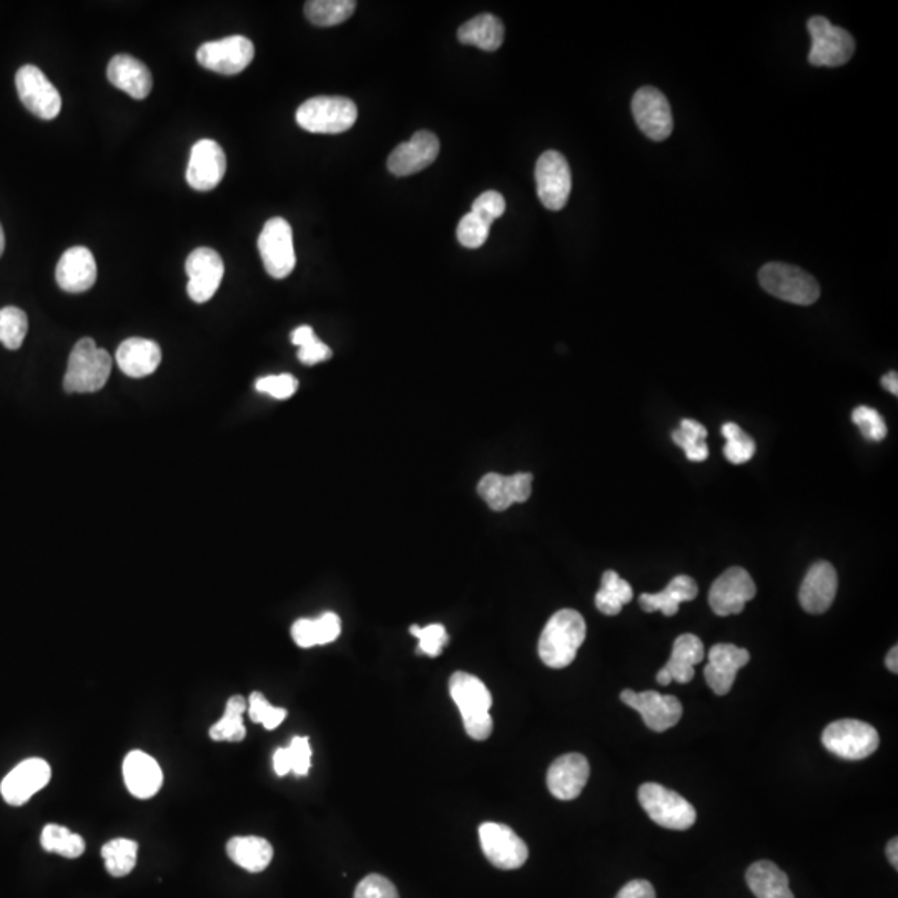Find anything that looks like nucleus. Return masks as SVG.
<instances>
[{
  "label": "nucleus",
  "instance_id": "37998d69",
  "mask_svg": "<svg viewBox=\"0 0 898 898\" xmlns=\"http://www.w3.org/2000/svg\"><path fill=\"white\" fill-rule=\"evenodd\" d=\"M248 716L255 724H262L267 731H273L285 721L287 711L282 707H273L262 692H253L248 699Z\"/></svg>",
  "mask_w": 898,
  "mask_h": 898
},
{
  "label": "nucleus",
  "instance_id": "4c0bfd02",
  "mask_svg": "<svg viewBox=\"0 0 898 898\" xmlns=\"http://www.w3.org/2000/svg\"><path fill=\"white\" fill-rule=\"evenodd\" d=\"M40 844L45 852L62 855L65 859H77L85 850L84 839L79 834H72L67 827L57 824L45 825Z\"/></svg>",
  "mask_w": 898,
  "mask_h": 898
},
{
  "label": "nucleus",
  "instance_id": "393cba45",
  "mask_svg": "<svg viewBox=\"0 0 898 898\" xmlns=\"http://www.w3.org/2000/svg\"><path fill=\"white\" fill-rule=\"evenodd\" d=\"M837 588L839 578L834 566L827 561H819L809 569L800 586V604L810 614H824L832 606Z\"/></svg>",
  "mask_w": 898,
  "mask_h": 898
},
{
  "label": "nucleus",
  "instance_id": "2eb2a0df",
  "mask_svg": "<svg viewBox=\"0 0 898 898\" xmlns=\"http://www.w3.org/2000/svg\"><path fill=\"white\" fill-rule=\"evenodd\" d=\"M621 701L639 712L651 731L664 732L681 721L682 704L677 697L662 696L656 691L634 692L624 689Z\"/></svg>",
  "mask_w": 898,
  "mask_h": 898
},
{
  "label": "nucleus",
  "instance_id": "20e7f679",
  "mask_svg": "<svg viewBox=\"0 0 898 898\" xmlns=\"http://www.w3.org/2000/svg\"><path fill=\"white\" fill-rule=\"evenodd\" d=\"M356 119L355 102L346 97H313L297 110V124L311 134H343Z\"/></svg>",
  "mask_w": 898,
  "mask_h": 898
},
{
  "label": "nucleus",
  "instance_id": "4468645a",
  "mask_svg": "<svg viewBox=\"0 0 898 898\" xmlns=\"http://www.w3.org/2000/svg\"><path fill=\"white\" fill-rule=\"evenodd\" d=\"M632 115L637 127L647 139L662 142L669 139L674 129L671 105L666 95L656 87H642L632 97Z\"/></svg>",
  "mask_w": 898,
  "mask_h": 898
},
{
  "label": "nucleus",
  "instance_id": "c756f323",
  "mask_svg": "<svg viewBox=\"0 0 898 898\" xmlns=\"http://www.w3.org/2000/svg\"><path fill=\"white\" fill-rule=\"evenodd\" d=\"M704 656L706 651L701 639L694 634H682L674 641L671 657L664 667L671 672L672 681L689 684L696 676L694 666L701 664Z\"/></svg>",
  "mask_w": 898,
  "mask_h": 898
},
{
  "label": "nucleus",
  "instance_id": "39448f33",
  "mask_svg": "<svg viewBox=\"0 0 898 898\" xmlns=\"http://www.w3.org/2000/svg\"><path fill=\"white\" fill-rule=\"evenodd\" d=\"M765 292L794 305H814L820 297V285L810 273L787 263H767L759 272Z\"/></svg>",
  "mask_w": 898,
  "mask_h": 898
},
{
  "label": "nucleus",
  "instance_id": "bb28decb",
  "mask_svg": "<svg viewBox=\"0 0 898 898\" xmlns=\"http://www.w3.org/2000/svg\"><path fill=\"white\" fill-rule=\"evenodd\" d=\"M124 779L130 794L137 799H150L162 787L163 774L152 755L134 750L125 757Z\"/></svg>",
  "mask_w": 898,
  "mask_h": 898
},
{
  "label": "nucleus",
  "instance_id": "72a5a7b5",
  "mask_svg": "<svg viewBox=\"0 0 898 898\" xmlns=\"http://www.w3.org/2000/svg\"><path fill=\"white\" fill-rule=\"evenodd\" d=\"M632 598L634 591L631 584L624 581L616 571H606L602 574L601 589L596 594V607L602 614L617 616Z\"/></svg>",
  "mask_w": 898,
  "mask_h": 898
},
{
  "label": "nucleus",
  "instance_id": "412c9836",
  "mask_svg": "<svg viewBox=\"0 0 898 898\" xmlns=\"http://www.w3.org/2000/svg\"><path fill=\"white\" fill-rule=\"evenodd\" d=\"M440 153V140L428 130L416 132L411 140L398 145L390 158L388 170L396 177H408L430 167Z\"/></svg>",
  "mask_w": 898,
  "mask_h": 898
},
{
  "label": "nucleus",
  "instance_id": "49530a36",
  "mask_svg": "<svg viewBox=\"0 0 898 898\" xmlns=\"http://www.w3.org/2000/svg\"><path fill=\"white\" fill-rule=\"evenodd\" d=\"M852 421L859 426L860 433L865 440L882 441L887 436V425L879 411L870 406H859L852 413Z\"/></svg>",
  "mask_w": 898,
  "mask_h": 898
},
{
  "label": "nucleus",
  "instance_id": "f03ea898",
  "mask_svg": "<svg viewBox=\"0 0 898 898\" xmlns=\"http://www.w3.org/2000/svg\"><path fill=\"white\" fill-rule=\"evenodd\" d=\"M449 694L463 717L464 731L474 741H486L493 734L489 709L493 697L484 682L468 672H454L449 679Z\"/></svg>",
  "mask_w": 898,
  "mask_h": 898
},
{
  "label": "nucleus",
  "instance_id": "dca6fc26",
  "mask_svg": "<svg viewBox=\"0 0 898 898\" xmlns=\"http://www.w3.org/2000/svg\"><path fill=\"white\" fill-rule=\"evenodd\" d=\"M754 579L746 569L731 568L712 584L709 604L717 616L726 617L741 614L747 602L755 598Z\"/></svg>",
  "mask_w": 898,
  "mask_h": 898
},
{
  "label": "nucleus",
  "instance_id": "680f3d73",
  "mask_svg": "<svg viewBox=\"0 0 898 898\" xmlns=\"http://www.w3.org/2000/svg\"><path fill=\"white\" fill-rule=\"evenodd\" d=\"M4 250H5V233H4V228H2V225H0V257H2V253H4Z\"/></svg>",
  "mask_w": 898,
  "mask_h": 898
},
{
  "label": "nucleus",
  "instance_id": "7ed1b4c3",
  "mask_svg": "<svg viewBox=\"0 0 898 898\" xmlns=\"http://www.w3.org/2000/svg\"><path fill=\"white\" fill-rule=\"evenodd\" d=\"M112 373V356L104 348H97L92 338L77 341L70 353L64 376L67 393H94L104 388Z\"/></svg>",
  "mask_w": 898,
  "mask_h": 898
},
{
  "label": "nucleus",
  "instance_id": "ea45409f",
  "mask_svg": "<svg viewBox=\"0 0 898 898\" xmlns=\"http://www.w3.org/2000/svg\"><path fill=\"white\" fill-rule=\"evenodd\" d=\"M29 330V320L17 306L0 308V343L7 350H19Z\"/></svg>",
  "mask_w": 898,
  "mask_h": 898
},
{
  "label": "nucleus",
  "instance_id": "7c9ffc66",
  "mask_svg": "<svg viewBox=\"0 0 898 898\" xmlns=\"http://www.w3.org/2000/svg\"><path fill=\"white\" fill-rule=\"evenodd\" d=\"M746 880L757 898H795L789 887V877L769 860L750 865Z\"/></svg>",
  "mask_w": 898,
  "mask_h": 898
},
{
  "label": "nucleus",
  "instance_id": "0eeeda50",
  "mask_svg": "<svg viewBox=\"0 0 898 898\" xmlns=\"http://www.w3.org/2000/svg\"><path fill=\"white\" fill-rule=\"evenodd\" d=\"M822 744L840 759L862 760L879 749L880 737L867 722L842 719L825 727Z\"/></svg>",
  "mask_w": 898,
  "mask_h": 898
},
{
  "label": "nucleus",
  "instance_id": "473e14b6",
  "mask_svg": "<svg viewBox=\"0 0 898 898\" xmlns=\"http://www.w3.org/2000/svg\"><path fill=\"white\" fill-rule=\"evenodd\" d=\"M461 44L474 45L486 52L498 50L504 42V25L493 14H481L468 20L458 30Z\"/></svg>",
  "mask_w": 898,
  "mask_h": 898
},
{
  "label": "nucleus",
  "instance_id": "f257e3e1",
  "mask_svg": "<svg viewBox=\"0 0 898 898\" xmlns=\"http://www.w3.org/2000/svg\"><path fill=\"white\" fill-rule=\"evenodd\" d=\"M586 621L574 609L556 612L539 637L538 652L541 661L553 669H563L573 664L579 647L586 641Z\"/></svg>",
  "mask_w": 898,
  "mask_h": 898
},
{
  "label": "nucleus",
  "instance_id": "cd10ccee",
  "mask_svg": "<svg viewBox=\"0 0 898 898\" xmlns=\"http://www.w3.org/2000/svg\"><path fill=\"white\" fill-rule=\"evenodd\" d=\"M115 360L125 375L130 378H145L157 371L162 361V350L155 341L129 338L119 346Z\"/></svg>",
  "mask_w": 898,
  "mask_h": 898
},
{
  "label": "nucleus",
  "instance_id": "a878e982",
  "mask_svg": "<svg viewBox=\"0 0 898 898\" xmlns=\"http://www.w3.org/2000/svg\"><path fill=\"white\" fill-rule=\"evenodd\" d=\"M110 84L124 90L132 99L144 100L152 92L153 79L149 67L132 55H115L107 67Z\"/></svg>",
  "mask_w": 898,
  "mask_h": 898
},
{
  "label": "nucleus",
  "instance_id": "a18cd8bd",
  "mask_svg": "<svg viewBox=\"0 0 898 898\" xmlns=\"http://www.w3.org/2000/svg\"><path fill=\"white\" fill-rule=\"evenodd\" d=\"M489 230H491V227H489L488 223L483 222L481 218L469 212L459 220L456 237H458V242L463 247L473 250V248L483 247L484 242L488 240Z\"/></svg>",
  "mask_w": 898,
  "mask_h": 898
},
{
  "label": "nucleus",
  "instance_id": "09e8293b",
  "mask_svg": "<svg viewBox=\"0 0 898 898\" xmlns=\"http://www.w3.org/2000/svg\"><path fill=\"white\" fill-rule=\"evenodd\" d=\"M255 388L260 393L270 395L272 398H277V400H288V398H292L297 393L298 380L295 376L287 375V373L265 376V378H260L257 381Z\"/></svg>",
  "mask_w": 898,
  "mask_h": 898
},
{
  "label": "nucleus",
  "instance_id": "4be33fe9",
  "mask_svg": "<svg viewBox=\"0 0 898 898\" xmlns=\"http://www.w3.org/2000/svg\"><path fill=\"white\" fill-rule=\"evenodd\" d=\"M750 661L749 651L734 644H716L709 651V664L704 669L706 682L717 696H726L736 682L737 672Z\"/></svg>",
  "mask_w": 898,
  "mask_h": 898
},
{
  "label": "nucleus",
  "instance_id": "b1692460",
  "mask_svg": "<svg viewBox=\"0 0 898 898\" xmlns=\"http://www.w3.org/2000/svg\"><path fill=\"white\" fill-rule=\"evenodd\" d=\"M55 280L67 293H84L97 282V263L87 247L65 250L55 270Z\"/></svg>",
  "mask_w": 898,
  "mask_h": 898
},
{
  "label": "nucleus",
  "instance_id": "9d476101",
  "mask_svg": "<svg viewBox=\"0 0 898 898\" xmlns=\"http://www.w3.org/2000/svg\"><path fill=\"white\" fill-rule=\"evenodd\" d=\"M15 87L25 109L42 120H54L62 110V97L47 75L35 67L24 65L15 74Z\"/></svg>",
  "mask_w": 898,
  "mask_h": 898
},
{
  "label": "nucleus",
  "instance_id": "3c124183",
  "mask_svg": "<svg viewBox=\"0 0 898 898\" xmlns=\"http://www.w3.org/2000/svg\"><path fill=\"white\" fill-rule=\"evenodd\" d=\"M288 754H290L293 774L297 775V777L308 775L311 767L310 739L308 737H293V741L288 746Z\"/></svg>",
  "mask_w": 898,
  "mask_h": 898
},
{
  "label": "nucleus",
  "instance_id": "6e6d98bb",
  "mask_svg": "<svg viewBox=\"0 0 898 898\" xmlns=\"http://www.w3.org/2000/svg\"><path fill=\"white\" fill-rule=\"evenodd\" d=\"M273 769H275V772H277V775H280V777L292 772V762H290L288 747H282V749L275 750V754H273Z\"/></svg>",
  "mask_w": 898,
  "mask_h": 898
},
{
  "label": "nucleus",
  "instance_id": "2f4dec72",
  "mask_svg": "<svg viewBox=\"0 0 898 898\" xmlns=\"http://www.w3.org/2000/svg\"><path fill=\"white\" fill-rule=\"evenodd\" d=\"M227 854L233 864L258 874L267 869L273 859V847L262 837H233L228 840Z\"/></svg>",
  "mask_w": 898,
  "mask_h": 898
},
{
  "label": "nucleus",
  "instance_id": "ddd939ff",
  "mask_svg": "<svg viewBox=\"0 0 898 898\" xmlns=\"http://www.w3.org/2000/svg\"><path fill=\"white\" fill-rule=\"evenodd\" d=\"M255 57L253 42L243 35H232L200 45L198 64L223 75H237L252 64Z\"/></svg>",
  "mask_w": 898,
  "mask_h": 898
},
{
  "label": "nucleus",
  "instance_id": "f8f14e48",
  "mask_svg": "<svg viewBox=\"0 0 898 898\" xmlns=\"http://www.w3.org/2000/svg\"><path fill=\"white\" fill-rule=\"evenodd\" d=\"M479 842L486 859L498 869H521L528 860V845L508 825L484 822L479 827Z\"/></svg>",
  "mask_w": 898,
  "mask_h": 898
},
{
  "label": "nucleus",
  "instance_id": "a211bd4d",
  "mask_svg": "<svg viewBox=\"0 0 898 898\" xmlns=\"http://www.w3.org/2000/svg\"><path fill=\"white\" fill-rule=\"evenodd\" d=\"M227 172V157L215 140H198L190 152L187 182L197 192H210L218 187Z\"/></svg>",
  "mask_w": 898,
  "mask_h": 898
},
{
  "label": "nucleus",
  "instance_id": "79ce46f5",
  "mask_svg": "<svg viewBox=\"0 0 898 898\" xmlns=\"http://www.w3.org/2000/svg\"><path fill=\"white\" fill-rule=\"evenodd\" d=\"M722 436L727 440L726 446H724V456L729 463L744 464L754 458L757 445L746 431L742 430L741 426L736 423H726L722 426Z\"/></svg>",
  "mask_w": 898,
  "mask_h": 898
},
{
  "label": "nucleus",
  "instance_id": "de8ad7c7",
  "mask_svg": "<svg viewBox=\"0 0 898 898\" xmlns=\"http://www.w3.org/2000/svg\"><path fill=\"white\" fill-rule=\"evenodd\" d=\"M504 212H506V200L501 193L494 192V190L481 193L474 200L473 208H471V213L488 223L489 227L493 225L494 220L503 217Z\"/></svg>",
  "mask_w": 898,
  "mask_h": 898
},
{
  "label": "nucleus",
  "instance_id": "603ef678",
  "mask_svg": "<svg viewBox=\"0 0 898 898\" xmlns=\"http://www.w3.org/2000/svg\"><path fill=\"white\" fill-rule=\"evenodd\" d=\"M341 632L340 617L335 612H325L318 619H313V634L316 646H325L336 641Z\"/></svg>",
  "mask_w": 898,
  "mask_h": 898
},
{
  "label": "nucleus",
  "instance_id": "6ab92c4d",
  "mask_svg": "<svg viewBox=\"0 0 898 898\" xmlns=\"http://www.w3.org/2000/svg\"><path fill=\"white\" fill-rule=\"evenodd\" d=\"M50 765L44 759L24 760L5 775L0 792L5 802L14 807L24 805L50 782Z\"/></svg>",
  "mask_w": 898,
  "mask_h": 898
},
{
  "label": "nucleus",
  "instance_id": "c85d7f7f",
  "mask_svg": "<svg viewBox=\"0 0 898 898\" xmlns=\"http://www.w3.org/2000/svg\"><path fill=\"white\" fill-rule=\"evenodd\" d=\"M699 594L697 583L691 576H676L661 593L641 594L639 604L642 611H661L664 616H676L682 602L694 601Z\"/></svg>",
  "mask_w": 898,
  "mask_h": 898
},
{
  "label": "nucleus",
  "instance_id": "5701e85b",
  "mask_svg": "<svg viewBox=\"0 0 898 898\" xmlns=\"http://www.w3.org/2000/svg\"><path fill=\"white\" fill-rule=\"evenodd\" d=\"M589 762L584 755L566 754L548 770V789L559 800L578 799L589 780Z\"/></svg>",
  "mask_w": 898,
  "mask_h": 898
},
{
  "label": "nucleus",
  "instance_id": "1a4fd4ad",
  "mask_svg": "<svg viewBox=\"0 0 898 898\" xmlns=\"http://www.w3.org/2000/svg\"><path fill=\"white\" fill-rule=\"evenodd\" d=\"M812 47L809 62L814 67H840L847 64L855 52L854 37L842 29L830 24L825 17H812L807 24Z\"/></svg>",
  "mask_w": 898,
  "mask_h": 898
},
{
  "label": "nucleus",
  "instance_id": "052dcab7",
  "mask_svg": "<svg viewBox=\"0 0 898 898\" xmlns=\"http://www.w3.org/2000/svg\"><path fill=\"white\" fill-rule=\"evenodd\" d=\"M657 682H659L661 686H669V684H671V672L667 671L666 667H662L661 671L657 672Z\"/></svg>",
  "mask_w": 898,
  "mask_h": 898
},
{
  "label": "nucleus",
  "instance_id": "423d86ee",
  "mask_svg": "<svg viewBox=\"0 0 898 898\" xmlns=\"http://www.w3.org/2000/svg\"><path fill=\"white\" fill-rule=\"evenodd\" d=\"M639 804L657 825L664 829L687 830L696 824V809L681 794L656 782L639 789Z\"/></svg>",
  "mask_w": 898,
  "mask_h": 898
},
{
  "label": "nucleus",
  "instance_id": "13d9d810",
  "mask_svg": "<svg viewBox=\"0 0 898 898\" xmlns=\"http://www.w3.org/2000/svg\"><path fill=\"white\" fill-rule=\"evenodd\" d=\"M887 857H889L890 864L894 865V869H898V840L892 839L887 845Z\"/></svg>",
  "mask_w": 898,
  "mask_h": 898
},
{
  "label": "nucleus",
  "instance_id": "864d4df0",
  "mask_svg": "<svg viewBox=\"0 0 898 898\" xmlns=\"http://www.w3.org/2000/svg\"><path fill=\"white\" fill-rule=\"evenodd\" d=\"M293 641L297 646L308 649L315 647V634H313V619H298L292 627Z\"/></svg>",
  "mask_w": 898,
  "mask_h": 898
},
{
  "label": "nucleus",
  "instance_id": "58836bf2",
  "mask_svg": "<svg viewBox=\"0 0 898 898\" xmlns=\"http://www.w3.org/2000/svg\"><path fill=\"white\" fill-rule=\"evenodd\" d=\"M707 430L696 420H682L679 430L672 433V440L679 448L684 449L687 459L694 463L706 461L709 446L706 445Z\"/></svg>",
  "mask_w": 898,
  "mask_h": 898
},
{
  "label": "nucleus",
  "instance_id": "a19ab883",
  "mask_svg": "<svg viewBox=\"0 0 898 898\" xmlns=\"http://www.w3.org/2000/svg\"><path fill=\"white\" fill-rule=\"evenodd\" d=\"M292 343L300 348L298 360L303 365H318V363H323L331 358L330 348L316 338L315 331L311 326H298L297 330L292 333Z\"/></svg>",
  "mask_w": 898,
  "mask_h": 898
},
{
  "label": "nucleus",
  "instance_id": "c9c22d12",
  "mask_svg": "<svg viewBox=\"0 0 898 898\" xmlns=\"http://www.w3.org/2000/svg\"><path fill=\"white\" fill-rule=\"evenodd\" d=\"M356 9L353 0H310L305 4V15L318 27H333L350 19Z\"/></svg>",
  "mask_w": 898,
  "mask_h": 898
},
{
  "label": "nucleus",
  "instance_id": "6e6552de",
  "mask_svg": "<svg viewBox=\"0 0 898 898\" xmlns=\"http://www.w3.org/2000/svg\"><path fill=\"white\" fill-rule=\"evenodd\" d=\"M258 252L270 277L282 280L295 270L297 255L293 247V230L285 218H270L265 223L258 237Z\"/></svg>",
  "mask_w": 898,
  "mask_h": 898
},
{
  "label": "nucleus",
  "instance_id": "aec40b11",
  "mask_svg": "<svg viewBox=\"0 0 898 898\" xmlns=\"http://www.w3.org/2000/svg\"><path fill=\"white\" fill-rule=\"evenodd\" d=\"M478 493L493 511H506L514 503H526L533 493V474L513 476L489 473L479 481Z\"/></svg>",
  "mask_w": 898,
  "mask_h": 898
},
{
  "label": "nucleus",
  "instance_id": "4d7b16f0",
  "mask_svg": "<svg viewBox=\"0 0 898 898\" xmlns=\"http://www.w3.org/2000/svg\"><path fill=\"white\" fill-rule=\"evenodd\" d=\"M882 386H884L885 390L892 393V395H898V375L897 371H890L887 375L882 378Z\"/></svg>",
  "mask_w": 898,
  "mask_h": 898
},
{
  "label": "nucleus",
  "instance_id": "8fccbe9b",
  "mask_svg": "<svg viewBox=\"0 0 898 898\" xmlns=\"http://www.w3.org/2000/svg\"><path fill=\"white\" fill-rule=\"evenodd\" d=\"M355 898H400L391 880L383 875H366L355 890Z\"/></svg>",
  "mask_w": 898,
  "mask_h": 898
},
{
  "label": "nucleus",
  "instance_id": "c03bdc74",
  "mask_svg": "<svg viewBox=\"0 0 898 898\" xmlns=\"http://www.w3.org/2000/svg\"><path fill=\"white\" fill-rule=\"evenodd\" d=\"M410 631L420 641L418 652L428 657L441 656L443 647L449 641L448 632L443 624H430L426 627L411 626Z\"/></svg>",
  "mask_w": 898,
  "mask_h": 898
},
{
  "label": "nucleus",
  "instance_id": "9b49d317",
  "mask_svg": "<svg viewBox=\"0 0 898 898\" xmlns=\"http://www.w3.org/2000/svg\"><path fill=\"white\" fill-rule=\"evenodd\" d=\"M536 187L538 197L544 207L553 212L563 210L568 203L573 177L571 168L563 153L548 150L538 158L536 163Z\"/></svg>",
  "mask_w": 898,
  "mask_h": 898
},
{
  "label": "nucleus",
  "instance_id": "e433bc0d",
  "mask_svg": "<svg viewBox=\"0 0 898 898\" xmlns=\"http://www.w3.org/2000/svg\"><path fill=\"white\" fill-rule=\"evenodd\" d=\"M139 844L130 839H114L102 847L105 867L112 877H127L135 869Z\"/></svg>",
  "mask_w": 898,
  "mask_h": 898
},
{
  "label": "nucleus",
  "instance_id": "5fc2aeb1",
  "mask_svg": "<svg viewBox=\"0 0 898 898\" xmlns=\"http://www.w3.org/2000/svg\"><path fill=\"white\" fill-rule=\"evenodd\" d=\"M616 898H656V890L647 880H632L619 890Z\"/></svg>",
  "mask_w": 898,
  "mask_h": 898
},
{
  "label": "nucleus",
  "instance_id": "f704fd0d",
  "mask_svg": "<svg viewBox=\"0 0 898 898\" xmlns=\"http://www.w3.org/2000/svg\"><path fill=\"white\" fill-rule=\"evenodd\" d=\"M248 701L242 696L228 699L222 719L210 727V739L217 742H240L247 736L243 726V714L247 712Z\"/></svg>",
  "mask_w": 898,
  "mask_h": 898
},
{
  "label": "nucleus",
  "instance_id": "f3484780",
  "mask_svg": "<svg viewBox=\"0 0 898 898\" xmlns=\"http://www.w3.org/2000/svg\"><path fill=\"white\" fill-rule=\"evenodd\" d=\"M185 270L188 275V297L195 303L212 300L225 273L222 257L212 248H197L188 255Z\"/></svg>",
  "mask_w": 898,
  "mask_h": 898
},
{
  "label": "nucleus",
  "instance_id": "bf43d9fd",
  "mask_svg": "<svg viewBox=\"0 0 898 898\" xmlns=\"http://www.w3.org/2000/svg\"><path fill=\"white\" fill-rule=\"evenodd\" d=\"M885 664L889 667L890 672H894L897 674L898 672V647L894 646L890 649L889 654H887V659H885Z\"/></svg>",
  "mask_w": 898,
  "mask_h": 898
}]
</instances>
